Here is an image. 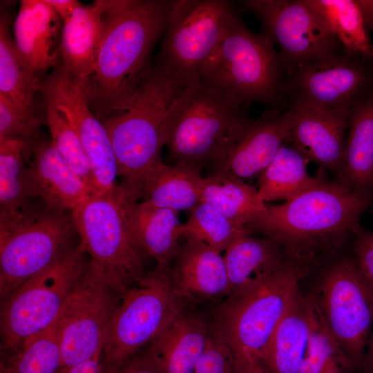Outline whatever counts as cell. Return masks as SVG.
<instances>
[{
    "instance_id": "cell-1",
    "label": "cell",
    "mask_w": 373,
    "mask_h": 373,
    "mask_svg": "<svg viewBox=\"0 0 373 373\" xmlns=\"http://www.w3.org/2000/svg\"><path fill=\"white\" fill-rule=\"evenodd\" d=\"M172 1H111L93 73L84 93L105 121L132 98L151 64L153 47L165 32Z\"/></svg>"
},
{
    "instance_id": "cell-2",
    "label": "cell",
    "mask_w": 373,
    "mask_h": 373,
    "mask_svg": "<svg viewBox=\"0 0 373 373\" xmlns=\"http://www.w3.org/2000/svg\"><path fill=\"white\" fill-rule=\"evenodd\" d=\"M316 181L308 189L267 210L247 226L280 244L287 260L301 271L316 254L343 241L370 204L371 191L354 189L330 180L318 169Z\"/></svg>"
},
{
    "instance_id": "cell-3",
    "label": "cell",
    "mask_w": 373,
    "mask_h": 373,
    "mask_svg": "<svg viewBox=\"0 0 373 373\" xmlns=\"http://www.w3.org/2000/svg\"><path fill=\"white\" fill-rule=\"evenodd\" d=\"M245 107L198 76L188 82L164 119L162 139L168 159L199 171L220 162L251 119Z\"/></svg>"
},
{
    "instance_id": "cell-4",
    "label": "cell",
    "mask_w": 373,
    "mask_h": 373,
    "mask_svg": "<svg viewBox=\"0 0 373 373\" xmlns=\"http://www.w3.org/2000/svg\"><path fill=\"white\" fill-rule=\"evenodd\" d=\"M187 82L160 64L151 65L129 102L103 122L122 178L120 186L131 201L142 198L145 175L162 160L164 119Z\"/></svg>"
},
{
    "instance_id": "cell-5",
    "label": "cell",
    "mask_w": 373,
    "mask_h": 373,
    "mask_svg": "<svg viewBox=\"0 0 373 373\" xmlns=\"http://www.w3.org/2000/svg\"><path fill=\"white\" fill-rule=\"evenodd\" d=\"M198 76L246 106L258 102L276 107L283 99L285 72L273 40L249 30L238 13Z\"/></svg>"
},
{
    "instance_id": "cell-6",
    "label": "cell",
    "mask_w": 373,
    "mask_h": 373,
    "mask_svg": "<svg viewBox=\"0 0 373 373\" xmlns=\"http://www.w3.org/2000/svg\"><path fill=\"white\" fill-rule=\"evenodd\" d=\"M71 214L36 208L0 212V296L46 269L77 245Z\"/></svg>"
},
{
    "instance_id": "cell-7",
    "label": "cell",
    "mask_w": 373,
    "mask_h": 373,
    "mask_svg": "<svg viewBox=\"0 0 373 373\" xmlns=\"http://www.w3.org/2000/svg\"><path fill=\"white\" fill-rule=\"evenodd\" d=\"M302 271L288 260L267 278L232 292L213 321L234 357H260L283 318L301 293Z\"/></svg>"
},
{
    "instance_id": "cell-8",
    "label": "cell",
    "mask_w": 373,
    "mask_h": 373,
    "mask_svg": "<svg viewBox=\"0 0 373 373\" xmlns=\"http://www.w3.org/2000/svg\"><path fill=\"white\" fill-rule=\"evenodd\" d=\"M172 267L160 265L123 291L111 316L102 347L105 370L144 348L185 306Z\"/></svg>"
},
{
    "instance_id": "cell-9",
    "label": "cell",
    "mask_w": 373,
    "mask_h": 373,
    "mask_svg": "<svg viewBox=\"0 0 373 373\" xmlns=\"http://www.w3.org/2000/svg\"><path fill=\"white\" fill-rule=\"evenodd\" d=\"M79 237V247L88 261L120 288L140 282L146 276V256L132 233L127 214V198L120 185L92 194L71 211Z\"/></svg>"
},
{
    "instance_id": "cell-10",
    "label": "cell",
    "mask_w": 373,
    "mask_h": 373,
    "mask_svg": "<svg viewBox=\"0 0 373 373\" xmlns=\"http://www.w3.org/2000/svg\"><path fill=\"white\" fill-rule=\"evenodd\" d=\"M88 261L77 243L54 264L1 298V352L15 348L55 322Z\"/></svg>"
},
{
    "instance_id": "cell-11",
    "label": "cell",
    "mask_w": 373,
    "mask_h": 373,
    "mask_svg": "<svg viewBox=\"0 0 373 373\" xmlns=\"http://www.w3.org/2000/svg\"><path fill=\"white\" fill-rule=\"evenodd\" d=\"M123 291L88 261L55 321L61 350L59 369L82 363L102 350L111 316Z\"/></svg>"
},
{
    "instance_id": "cell-12",
    "label": "cell",
    "mask_w": 373,
    "mask_h": 373,
    "mask_svg": "<svg viewBox=\"0 0 373 373\" xmlns=\"http://www.w3.org/2000/svg\"><path fill=\"white\" fill-rule=\"evenodd\" d=\"M312 299L331 334L361 371L373 327V290L354 259L342 258L329 266Z\"/></svg>"
},
{
    "instance_id": "cell-13",
    "label": "cell",
    "mask_w": 373,
    "mask_h": 373,
    "mask_svg": "<svg viewBox=\"0 0 373 373\" xmlns=\"http://www.w3.org/2000/svg\"><path fill=\"white\" fill-rule=\"evenodd\" d=\"M227 0H173L157 64L189 82L238 14Z\"/></svg>"
},
{
    "instance_id": "cell-14",
    "label": "cell",
    "mask_w": 373,
    "mask_h": 373,
    "mask_svg": "<svg viewBox=\"0 0 373 373\" xmlns=\"http://www.w3.org/2000/svg\"><path fill=\"white\" fill-rule=\"evenodd\" d=\"M243 9L258 17L278 48L285 74L343 46L307 0H248Z\"/></svg>"
},
{
    "instance_id": "cell-15",
    "label": "cell",
    "mask_w": 373,
    "mask_h": 373,
    "mask_svg": "<svg viewBox=\"0 0 373 373\" xmlns=\"http://www.w3.org/2000/svg\"><path fill=\"white\" fill-rule=\"evenodd\" d=\"M373 88V63L335 51L285 74L283 98L289 106L332 110L351 106Z\"/></svg>"
},
{
    "instance_id": "cell-16",
    "label": "cell",
    "mask_w": 373,
    "mask_h": 373,
    "mask_svg": "<svg viewBox=\"0 0 373 373\" xmlns=\"http://www.w3.org/2000/svg\"><path fill=\"white\" fill-rule=\"evenodd\" d=\"M39 92L46 104L61 113L79 139L93 172L95 194L111 190L118 175L115 153L103 122L91 111L81 87L61 65L41 79Z\"/></svg>"
},
{
    "instance_id": "cell-17",
    "label": "cell",
    "mask_w": 373,
    "mask_h": 373,
    "mask_svg": "<svg viewBox=\"0 0 373 373\" xmlns=\"http://www.w3.org/2000/svg\"><path fill=\"white\" fill-rule=\"evenodd\" d=\"M351 106L332 110L288 106L294 124L287 142L309 162L325 171L336 173L339 178Z\"/></svg>"
},
{
    "instance_id": "cell-18",
    "label": "cell",
    "mask_w": 373,
    "mask_h": 373,
    "mask_svg": "<svg viewBox=\"0 0 373 373\" xmlns=\"http://www.w3.org/2000/svg\"><path fill=\"white\" fill-rule=\"evenodd\" d=\"M293 124L289 108L285 112L276 107L267 109L258 118L250 119L213 169H226L242 180L260 175L287 142Z\"/></svg>"
},
{
    "instance_id": "cell-19",
    "label": "cell",
    "mask_w": 373,
    "mask_h": 373,
    "mask_svg": "<svg viewBox=\"0 0 373 373\" xmlns=\"http://www.w3.org/2000/svg\"><path fill=\"white\" fill-rule=\"evenodd\" d=\"M212 324L184 306L142 350L160 373H193Z\"/></svg>"
},
{
    "instance_id": "cell-20",
    "label": "cell",
    "mask_w": 373,
    "mask_h": 373,
    "mask_svg": "<svg viewBox=\"0 0 373 373\" xmlns=\"http://www.w3.org/2000/svg\"><path fill=\"white\" fill-rule=\"evenodd\" d=\"M111 1L81 4L64 21L60 53L62 66L84 91L90 79L106 26Z\"/></svg>"
},
{
    "instance_id": "cell-21",
    "label": "cell",
    "mask_w": 373,
    "mask_h": 373,
    "mask_svg": "<svg viewBox=\"0 0 373 373\" xmlns=\"http://www.w3.org/2000/svg\"><path fill=\"white\" fill-rule=\"evenodd\" d=\"M29 174L37 197L51 211H72L93 193L66 163L52 141L43 138L30 152Z\"/></svg>"
},
{
    "instance_id": "cell-22",
    "label": "cell",
    "mask_w": 373,
    "mask_h": 373,
    "mask_svg": "<svg viewBox=\"0 0 373 373\" xmlns=\"http://www.w3.org/2000/svg\"><path fill=\"white\" fill-rule=\"evenodd\" d=\"M57 16L44 0H23L14 23L17 52L29 71L39 77L59 66L60 50L53 49Z\"/></svg>"
},
{
    "instance_id": "cell-23",
    "label": "cell",
    "mask_w": 373,
    "mask_h": 373,
    "mask_svg": "<svg viewBox=\"0 0 373 373\" xmlns=\"http://www.w3.org/2000/svg\"><path fill=\"white\" fill-rule=\"evenodd\" d=\"M186 240L180 246L172 267L184 297L214 299L229 296L231 287L221 252L204 242Z\"/></svg>"
},
{
    "instance_id": "cell-24",
    "label": "cell",
    "mask_w": 373,
    "mask_h": 373,
    "mask_svg": "<svg viewBox=\"0 0 373 373\" xmlns=\"http://www.w3.org/2000/svg\"><path fill=\"white\" fill-rule=\"evenodd\" d=\"M314 313L312 298L300 293L260 356L270 373H298L306 353Z\"/></svg>"
},
{
    "instance_id": "cell-25",
    "label": "cell",
    "mask_w": 373,
    "mask_h": 373,
    "mask_svg": "<svg viewBox=\"0 0 373 373\" xmlns=\"http://www.w3.org/2000/svg\"><path fill=\"white\" fill-rule=\"evenodd\" d=\"M339 180L363 191L373 185V88L351 106Z\"/></svg>"
},
{
    "instance_id": "cell-26",
    "label": "cell",
    "mask_w": 373,
    "mask_h": 373,
    "mask_svg": "<svg viewBox=\"0 0 373 373\" xmlns=\"http://www.w3.org/2000/svg\"><path fill=\"white\" fill-rule=\"evenodd\" d=\"M127 214L133 237L143 253L157 265H170L180 248L178 212L127 198Z\"/></svg>"
},
{
    "instance_id": "cell-27",
    "label": "cell",
    "mask_w": 373,
    "mask_h": 373,
    "mask_svg": "<svg viewBox=\"0 0 373 373\" xmlns=\"http://www.w3.org/2000/svg\"><path fill=\"white\" fill-rule=\"evenodd\" d=\"M231 293L252 285L276 272L286 261L283 247L274 240L251 234L236 240L224 251Z\"/></svg>"
},
{
    "instance_id": "cell-28",
    "label": "cell",
    "mask_w": 373,
    "mask_h": 373,
    "mask_svg": "<svg viewBox=\"0 0 373 373\" xmlns=\"http://www.w3.org/2000/svg\"><path fill=\"white\" fill-rule=\"evenodd\" d=\"M202 179L194 167L160 160L145 175L142 198L155 207L178 212L191 211L201 202Z\"/></svg>"
},
{
    "instance_id": "cell-29",
    "label": "cell",
    "mask_w": 373,
    "mask_h": 373,
    "mask_svg": "<svg viewBox=\"0 0 373 373\" xmlns=\"http://www.w3.org/2000/svg\"><path fill=\"white\" fill-rule=\"evenodd\" d=\"M200 192L201 201L245 227L267 210L258 189L224 168H215L213 174L203 178Z\"/></svg>"
},
{
    "instance_id": "cell-30",
    "label": "cell",
    "mask_w": 373,
    "mask_h": 373,
    "mask_svg": "<svg viewBox=\"0 0 373 373\" xmlns=\"http://www.w3.org/2000/svg\"><path fill=\"white\" fill-rule=\"evenodd\" d=\"M341 44L344 52L373 63V44L355 0H307Z\"/></svg>"
},
{
    "instance_id": "cell-31",
    "label": "cell",
    "mask_w": 373,
    "mask_h": 373,
    "mask_svg": "<svg viewBox=\"0 0 373 373\" xmlns=\"http://www.w3.org/2000/svg\"><path fill=\"white\" fill-rule=\"evenodd\" d=\"M309 161L291 145L283 144L260 174L258 192L265 202L287 201L310 187L317 174L307 171Z\"/></svg>"
},
{
    "instance_id": "cell-32",
    "label": "cell",
    "mask_w": 373,
    "mask_h": 373,
    "mask_svg": "<svg viewBox=\"0 0 373 373\" xmlns=\"http://www.w3.org/2000/svg\"><path fill=\"white\" fill-rule=\"evenodd\" d=\"M22 140L0 138V212L15 211L36 198Z\"/></svg>"
},
{
    "instance_id": "cell-33",
    "label": "cell",
    "mask_w": 373,
    "mask_h": 373,
    "mask_svg": "<svg viewBox=\"0 0 373 373\" xmlns=\"http://www.w3.org/2000/svg\"><path fill=\"white\" fill-rule=\"evenodd\" d=\"M60 365L55 322L15 348L1 352L0 373H57Z\"/></svg>"
},
{
    "instance_id": "cell-34",
    "label": "cell",
    "mask_w": 373,
    "mask_h": 373,
    "mask_svg": "<svg viewBox=\"0 0 373 373\" xmlns=\"http://www.w3.org/2000/svg\"><path fill=\"white\" fill-rule=\"evenodd\" d=\"M41 79L21 59L9 29L8 17L0 20V94L25 108L34 110L33 99Z\"/></svg>"
},
{
    "instance_id": "cell-35",
    "label": "cell",
    "mask_w": 373,
    "mask_h": 373,
    "mask_svg": "<svg viewBox=\"0 0 373 373\" xmlns=\"http://www.w3.org/2000/svg\"><path fill=\"white\" fill-rule=\"evenodd\" d=\"M180 233L185 240L204 242L221 252L240 237L251 232L231 221L211 204L201 201L182 223Z\"/></svg>"
},
{
    "instance_id": "cell-36",
    "label": "cell",
    "mask_w": 373,
    "mask_h": 373,
    "mask_svg": "<svg viewBox=\"0 0 373 373\" xmlns=\"http://www.w3.org/2000/svg\"><path fill=\"white\" fill-rule=\"evenodd\" d=\"M46 124L59 154L93 194H95L93 172L79 139L61 113L48 104L46 108Z\"/></svg>"
},
{
    "instance_id": "cell-37",
    "label": "cell",
    "mask_w": 373,
    "mask_h": 373,
    "mask_svg": "<svg viewBox=\"0 0 373 373\" xmlns=\"http://www.w3.org/2000/svg\"><path fill=\"white\" fill-rule=\"evenodd\" d=\"M40 125L34 110L25 108L0 94V138L22 140L28 162L33 145L42 138Z\"/></svg>"
},
{
    "instance_id": "cell-38",
    "label": "cell",
    "mask_w": 373,
    "mask_h": 373,
    "mask_svg": "<svg viewBox=\"0 0 373 373\" xmlns=\"http://www.w3.org/2000/svg\"><path fill=\"white\" fill-rule=\"evenodd\" d=\"M193 373H236L234 356L213 320L209 342Z\"/></svg>"
},
{
    "instance_id": "cell-39",
    "label": "cell",
    "mask_w": 373,
    "mask_h": 373,
    "mask_svg": "<svg viewBox=\"0 0 373 373\" xmlns=\"http://www.w3.org/2000/svg\"><path fill=\"white\" fill-rule=\"evenodd\" d=\"M354 260L362 276L373 290V231L358 222L352 228Z\"/></svg>"
},
{
    "instance_id": "cell-40",
    "label": "cell",
    "mask_w": 373,
    "mask_h": 373,
    "mask_svg": "<svg viewBox=\"0 0 373 373\" xmlns=\"http://www.w3.org/2000/svg\"><path fill=\"white\" fill-rule=\"evenodd\" d=\"M104 373H160L141 350L119 365L105 370Z\"/></svg>"
},
{
    "instance_id": "cell-41",
    "label": "cell",
    "mask_w": 373,
    "mask_h": 373,
    "mask_svg": "<svg viewBox=\"0 0 373 373\" xmlns=\"http://www.w3.org/2000/svg\"><path fill=\"white\" fill-rule=\"evenodd\" d=\"M102 350L91 358L73 366L59 369L57 373H104Z\"/></svg>"
},
{
    "instance_id": "cell-42",
    "label": "cell",
    "mask_w": 373,
    "mask_h": 373,
    "mask_svg": "<svg viewBox=\"0 0 373 373\" xmlns=\"http://www.w3.org/2000/svg\"><path fill=\"white\" fill-rule=\"evenodd\" d=\"M236 373H270L256 355L234 357Z\"/></svg>"
},
{
    "instance_id": "cell-43",
    "label": "cell",
    "mask_w": 373,
    "mask_h": 373,
    "mask_svg": "<svg viewBox=\"0 0 373 373\" xmlns=\"http://www.w3.org/2000/svg\"><path fill=\"white\" fill-rule=\"evenodd\" d=\"M44 1L63 21L70 17L75 9L82 4L76 0H44Z\"/></svg>"
},
{
    "instance_id": "cell-44",
    "label": "cell",
    "mask_w": 373,
    "mask_h": 373,
    "mask_svg": "<svg viewBox=\"0 0 373 373\" xmlns=\"http://www.w3.org/2000/svg\"><path fill=\"white\" fill-rule=\"evenodd\" d=\"M360 10L365 27L373 32V0H355Z\"/></svg>"
},
{
    "instance_id": "cell-45",
    "label": "cell",
    "mask_w": 373,
    "mask_h": 373,
    "mask_svg": "<svg viewBox=\"0 0 373 373\" xmlns=\"http://www.w3.org/2000/svg\"><path fill=\"white\" fill-rule=\"evenodd\" d=\"M361 371L362 373H373V327L367 339Z\"/></svg>"
}]
</instances>
